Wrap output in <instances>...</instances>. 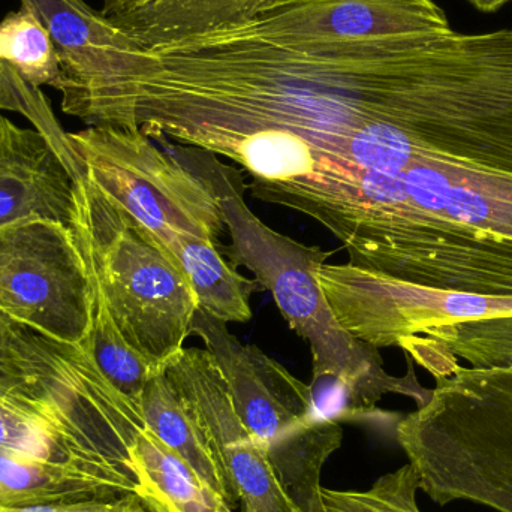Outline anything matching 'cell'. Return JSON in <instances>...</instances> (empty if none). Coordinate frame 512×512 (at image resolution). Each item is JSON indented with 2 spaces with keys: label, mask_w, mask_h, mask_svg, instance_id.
I'll use <instances>...</instances> for the list:
<instances>
[{
  "label": "cell",
  "mask_w": 512,
  "mask_h": 512,
  "mask_svg": "<svg viewBox=\"0 0 512 512\" xmlns=\"http://www.w3.org/2000/svg\"><path fill=\"white\" fill-rule=\"evenodd\" d=\"M433 0H288L153 51L132 129L225 158L249 185L408 167L462 114L468 33Z\"/></svg>",
  "instance_id": "1"
},
{
  "label": "cell",
  "mask_w": 512,
  "mask_h": 512,
  "mask_svg": "<svg viewBox=\"0 0 512 512\" xmlns=\"http://www.w3.org/2000/svg\"><path fill=\"white\" fill-rule=\"evenodd\" d=\"M72 230L120 333L158 372L185 348L200 309L179 262L83 170L75 186Z\"/></svg>",
  "instance_id": "6"
},
{
  "label": "cell",
  "mask_w": 512,
  "mask_h": 512,
  "mask_svg": "<svg viewBox=\"0 0 512 512\" xmlns=\"http://www.w3.org/2000/svg\"><path fill=\"white\" fill-rule=\"evenodd\" d=\"M53 39L60 107L87 126L132 129L138 87L158 57L111 24L86 0H20Z\"/></svg>",
  "instance_id": "9"
},
{
  "label": "cell",
  "mask_w": 512,
  "mask_h": 512,
  "mask_svg": "<svg viewBox=\"0 0 512 512\" xmlns=\"http://www.w3.org/2000/svg\"><path fill=\"white\" fill-rule=\"evenodd\" d=\"M83 256L89 270L90 289H92V315H90L89 333L80 345L89 352L104 378L119 393L140 405L144 387L155 372L120 333L108 309L95 271L87 261L86 255L83 254Z\"/></svg>",
  "instance_id": "18"
},
{
  "label": "cell",
  "mask_w": 512,
  "mask_h": 512,
  "mask_svg": "<svg viewBox=\"0 0 512 512\" xmlns=\"http://www.w3.org/2000/svg\"><path fill=\"white\" fill-rule=\"evenodd\" d=\"M2 108H0V120H2Z\"/></svg>",
  "instance_id": "24"
},
{
  "label": "cell",
  "mask_w": 512,
  "mask_h": 512,
  "mask_svg": "<svg viewBox=\"0 0 512 512\" xmlns=\"http://www.w3.org/2000/svg\"><path fill=\"white\" fill-rule=\"evenodd\" d=\"M68 137L87 179L164 246L173 234H189L224 249L221 198L197 150L161 149L141 131L111 126H87Z\"/></svg>",
  "instance_id": "8"
},
{
  "label": "cell",
  "mask_w": 512,
  "mask_h": 512,
  "mask_svg": "<svg viewBox=\"0 0 512 512\" xmlns=\"http://www.w3.org/2000/svg\"><path fill=\"white\" fill-rule=\"evenodd\" d=\"M0 512H149L135 495L54 504L0 505Z\"/></svg>",
  "instance_id": "22"
},
{
  "label": "cell",
  "mask_w": 512,
  "mask_h": 512,
  "mask_svg": "<svg viewBox=\"0 0 512 512\" xmlns=\"http://www.w3.org/2000/svg\"><path fill=\"white\" fill-rule=\"evenodd\" d=\"M394 436L435 504L512 512V367H462L400 417Z\"/></svg>",
  "instance_id": "5"
},
{
  "label": "cell",
  "mask_w": 512,
  "mask_h": 512,
  "mask_svg": "<svg viewBox=\"0 0 512 512\" xmlns=\"http://www.w3.org/2000/svg\"><path fill=\"white\" fill-rule=\"evenodd\" d=\"M165 248L191 282L200 310L225 324L251 321V297L262 286L240 274L218 245L189 234H173Z\"/></svg>",
  "instance_id": "17"
},
{
  "label": "cell",
  "mask_w": 512,
  "mask_h": 512,
  "mask_svg": "<svg viewBox=\"0 0 512 512\" xmlns=\"http://www.w3.org/2000/svg\"><path fill=\"white\" fill-rule=\"evenodd\" d=\"M469 3L480 9L483 12H495L498 11L501 6L507 5L512 0H468Z\"/></svg>",
  "instance_id": "23"
},
{
  "label": "cell",
  "mask_w": 512,
  "mask_h": 512,
  "mask_svg": "<svg viewBox=\"0 0 512 512\" xmlns=\"http://www.w3.org/2000/svg\"><path fill=\"white\" fill-rule=\"evenodd\" d=\"M137 498L149 512H237L221 495L204 486L194 471L152 430L141 427L132 441Z\"/></svg>",
  "instance_id": "16"
},
{
  "label": "cell",
  "mask_w": 512,
  "mask_h": 512,
  "mask_svg": "<svg viewBox=\"0 0 512 512\" xmlns=\"http://www.w3.org/2000/svg\"><path fill=\"white\" fill-rule=\"evenodd\" d=\"M274 204L322 225L355 267L435 291L512 298V143L282 186Z\"/></svg>",
  "instance_id": "2"
},
{
  "label": "cell",
  "mask_w": 512,
  "mask_h": 512,
  "mask_svg": "<svg viewBox=\"0 0 512 512\" xmlns=\"http://www.w3.org/2000/svg\"><path fill=\"white\" fill-rule=\"evenodd\" d=\"M0 60L8 62L27 83L53 86L59 77V60L53 39L38 15L20 5L0 21Z\"/></svg>",
  "instance_id": "19"
},
{
  "label": "cell",
  "mask_w": 512,
  "mask_h": 512,
  "mask_svg": "<svg viewBox=\"0 0 512 512\" xmlns=\"http://www.w3.org/2000/svg\"><path fill=\"white\" fill-rule=\"evenodd\" d=\"M0 313L63 345L86 339L92 289L72 228L38 218L0 225Z\"/></svg>",
  "instance_id": "10"
},
{
  "label": "cell",
  "mask_w": 512,
  "mask_h": 512,
  "mask_svg": "<svg viewBox=\"0 0 512 512\" xmlns=\"http://www.w3.org/2000/svg\"><path fill=\"white\" fill-rule=\"evenodd\" d=\"M197 150V149H195ZM221 198L230 245L222 254L230 256L234 268H248L256 282L273 295L280 315L312 354V381L316 417L322 423L387 420L390 414L376 406L387 394H399L423 406L432 390L417 379L414 361L406 355L408 373L390 375L378 349L355 339L328 306L316 279V270L331 252L307 246L265 225L249 209L243 197L242 171L218 161V156L197 150Z\"/></svg>",
  "instance_id": "3"
},
{
  "label": "cell",
  "mask_w": 512,
  "mask_h": 512,
  "mask_svg": "<svg viewBox=\"0 0 512 512\" xmlns=\"http://www.w3.org/2000/svg\"><path fill=\"white\" fill-rule=\"evenodd\" d=\"M128 469L86 457L29 459L0 454V505L54 504L137 496Z\"/></svg>",
  "instance_id": "13"
},
{
  "label": "cell",
  "mask_w": 512,
  "mask_h": 512,
  "mask_svg": "<svg viewBox=\"0 0 512 512\" xmlns=\"http://www.w3.org/2000/svg\"><path fill=\"white\" fill-rule=\"evenodd\" d=\"M418 478L409 465L382 475L366 490H322L327 512H421Z\"/></svg>",
  "instance_id": "20"
},
{
  "label": "cell",
  "mask_w": 512,
  "mask_h": 512,
  "mask_svg": "<svg viewBox=\"0 0 512 512\" xmlns=\"http://www.w3.org/2000/svg\"><path fill=\"white\" fill-rule=\"evenodd\" d=\"M194 334L215 355L234 409L303 512H327L324 466L342 447L339 423L316 417L312 388L258 346L240 342L227 324L198 309Z\"/></svg>",
  "instance_id": "7"
},
{
  "label": "cell",
  "mask_w": 512,
  "mask_h": 512,
  "mask_svg": "<svg viewBox=\"0 0 512 512\" xmlns=\"http://www.w3.org/2000/svg\"><path fill=\"white\" fill-rule=\"evenodd\" d=\"M114 26L155 51L173 42L236 26L288 0H105Z\"/></svg>",
  "instance_id": "14"
},
{
  "label": "cell",
  "mask_w": 512,
  "mask_h": 512,
  "mask_svg": "<svg viewBox=\"0 0 512 512\" xmlns=\"http://www.w3.org/2000/svg\"><path fill=\"white\" fill-rule=\"evenodd\" d=\"M140 408L147 429L173 450L204 486L237 507L200 415L171 360L147 382L141 394Z\"/></svg>",
  "instance_id": "15"
},
{
  "label": "cell",
  "mask_w": 512,
  "mask_h": 512,
  "mask_svg": "<svg viewBox=\"0 0 512 512\" xmlns=\"http://www.w3.org/2000/svg\"><path fill=\"white\" fill-rule=\"evenodd\" d=\"M77 152H62L36 129L0 120V225L38 218L72 228Z\"/></svg>",
  "instance_id": "12"
},
{
  "label": "cell",
  "mask_w": 512,
  "mask_h": 512,
  "mask_svg": "<svg viewBox=\"0 0 512 512\" xmlns=\"http://www.w3.org/2000/svg\"><path fill=\"white\" fill-rule=\"evenodd\" d=\"M45 387L32 331L0 313V393Z\"/></svg>",
  "instance_id": "21"
},
{
  "label": "cell",
  "mask_w": 512,
  "mask_h": 512,
  "mask_svg": "<svg viewBox=\"0 0 512 512\" xmlns=\"http://www.w3.org/2000/svg\"><path fill=\"white\" fill-rule=\"evenodd\" d=\"M171 364L200 415L240 512H303L237 415L215 355L185 346Z\"/></svg>",
  "instance_id": "11"
},
{
  "label": "cell",
  "mask_w": 512,
  "mask_h": 512,
  "mask_svg": "<svg viewBox=\"0 0 512 512\" xmlns=\"http://www.w3.org/2000/svg\"><path fill=\"white\" fill-rule=\"evenodd\" d=\"M316 279L348 333L402 349L435 381L462 367H512V298L435 291L349 262L321 265Z\"/></svg>",
  "instance_id": "4"
}]
</instances>
